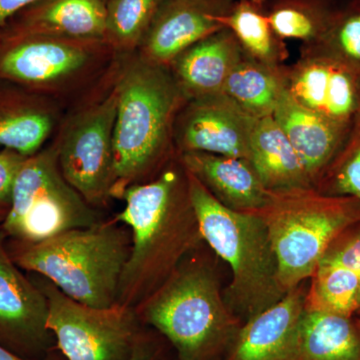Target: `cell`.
<instances>
[{"mask_svg": "<svg viewBox=\"0 0 360 360\" xmlns=\"http://www.w3.org/2000/svg\"><path fill=\"white\" fill-rule=\"evenodd\" d=\"M222 25L233 33L245 54L259 63L281 66L290 58L288 45L270 25L264 0H236Z\"/></svg>", "mask_w": 360, "mask_h": 360, "instance_id": "cb8c5ba5", "label": "cell"}, {"mask_svg": "<svg viewBox=\"0 0 360 360\" xmlns=\"http://www.w3.org/2000/svg\"><path fill=\"white\" fill-rule=\"evenodd\" d=\"M272 116L300 155L314 187L340 149L350 125L338 124L304 108L286 89Z\"/></svg>", "mask_w": 360, "mask_h": 360, "instance_id": "ffe728a7", "label": "cell"}, {"mask_svg": "<svg viewBox=\"0 0 360 360\" xmlns=\"http://www.w3.org/2000/svg\"><path fill=\"white\" fill-rule=\"evenodd\" d=\"M345 0H264L267 16L281 39L314 44L328 30Z\"/></svg>", "mask_w": 360, "mask_h": 360, "instance_id": "d4e9b609", "label": "cell"}, {"mask_svg": "<svg viewBox=\"0 0 360 360\" xmlns=\"http://www.w3.org/2000/svg\"><path fill=\"white\" fill-rule=\"evenodd\" d=\"M103 220L101 210L90 205L63 177L51 141L23 163L0 231L14 243H37Z\"/></svg>", "mask_w": 360, "mask_h": 360, "instance_id": "ba28073f", "label": "cell"}, {"mask_svg": "<svg viewBox=\"0 0 360 360\" xmlns=\"http://www.w3.org/2000/svg\"><path fill=\"white\" fill-rule=\"evenodd\" d=\"M104 1H106V0H104Z\"/></svg>", "mask_w": 360, "mask_h": 360, "instance_id": "8d00e7d4", "label": "cell"}, {"mask_svg": "<svg viewBox=\"0 0 360 360\" xmlns=\"http://www.w3.org/2000/svg\"><path fill=\"white\" fill-rule=\"evenodd\" d=\"M245 52L227 28L179 53L168 68L186 101L222 94L225 82Z\"/></svg>", "mask_w": 360, "mask_h": 360, "instance_id": "d6986e66", "label": "cell"}, {"mask_svg": "<svg viewBox=\"0 0 360 360\" xmlns=\"http://www.w3.org/2000/svg\"><path fill=\"white\" fill-rule=\"evenodd\" d=\"M104 0H37L0 30V42L27 37L104 39Z\"/></svg>", "mask_w": 360, "mask_h": 360, "instance_id": "2e32d148", "label": "cell"}, {"mask_svg": "<svg viewBox=\"0 0 360 360\" xmlns=\"http://www.w3.org/2000/svg\"><path fill=\"white\" fill-rule=\"evenodd\" d=\"M27 158L13 149H0V205L11 206L16 179Z\"/></svg>", "mask_w": 360, "mask_h": 360, "instance_id": "4dcf8cb0", "label": "cell"}, {"mask_svg": "<svg viewBox=\"0 0 360 360\" xmlns=\"http://www.w3.org/2000/svg\"><path fill=\"white\" fill-rule=\"evenodd\" d=\"M129 360H167L162 338L155 330L146 328L139 336Z\"/></svg>", "mask_w": 360, "mask_h": 360, "instance_id": "1f68e13d", "label": "cell"}, {"mask_svg": "<svg viewBox=\"0 0 360 360\" xmlns=\"http://www.w3.org/2000/svg\"><path fill=\"white\" fill-rule=\"evenodd\" d=\"M113 220L129 227L131 248L117 303L136 309L203 243L179 153L155 179L129 187Z\"/></svg>", "mask_w": 360, "mask_h": 360, "instance_id": "6da1fadb", "label": "cell"}, {"mask_svg": "<svg viewBox=\"0 0 360 360\" xmlns=\"http://www.w3.org/2000/svg\"><path fill=\"white\" fill-rule=\"evenodd\" d=\"M314 188L328 195L352 196L360 200V106L340 149Z\"/></svg>", "mask_w": 360, "mask_h": 360, "instance_id": "f1b7e54d", "label": "cell"}, {"mask_svg": "<svg viewBox=\"0 0 360 360\" xmlns=\"http://www.w3.org/2000/svg\"><path fill=\"white\" fill-rule=\"evenodd\" d=\"M258 215L269 231L284 291L314 276L333 240L360 222V200L328 195L314 187L269 191Z\"/></svg>", "mask_w": 360, "mask_h": 360, "instance_id": "52a82bcc", "label": "cell"}, {"mask_svg": "<svg viewBox=\"0 0 360 360\" xmlns=\"http://www.w3.org/2000/svg\"><path fill=\"white\" fill-rule=\"evenodd\" d=\"M236 0H165L136 53L148 63L169 66L191 45L224 30L222 18Z\"/></svg>", "mask_w": 360, "mask_h": 360, "instance_id": "4fadbf2b", "label": "cell"}, {"mask_svg": "<svg viewBox=\"0 0 360 360\" xmlns=\"http://www.w3.org/2000/svg\"><path fill=\"white\" fill-rule=\"evenodd\" d=\"M113 130V200L129 187L155 179L177 155L174 125L186 98L167 66L139 54L122 56Z\"/></svg>", "mask_w": 360, "mask_h": 360, "instance_id": "7a4b0ae2", "label": "cell"}, {"mask_svg": "<svg viewBox=\"0 0 360 360\" xmlns=\"http://www.w3.org/2000/svg\"><path fill=\"white\" fill-rule=\"evenodd\" d=\"M319 264L336 265L360 276V222L341 232Z\"/></svg>", "mask_w": 360, "mask_h": 360, "instance_id": "f546056e", "label": "cell"}, {"mask_svg": "<svg viewBox=\"0 0 360 360\" xmlns=\"http://www.w3.org/2000/svg\"><path fill=\"white\" fill-rule=\"evenodd\" d=\"M187 172L231 210L252 212L266 203L265 188L250 160L206 153H179Z\"/></svg>", "mask_w": 360, "mask_h": 360, "instance_id": "ac0fdd59", "label": "cell"}, {"mask_svg": "<svg viewBox=\"0 0 360 360\" xmlns=\"http://www.w3.org/2000/svg\"><path fill=\"white\" fill-rule=\"evenodd\" d=\"M298 360H360L359 322L345 315L305 309Z\"/></svg>", "mask_w": 360, "mask_h": 360, "instance_id": "7402d4cb", "label": "cell"}, {"mask_svg": "<svg viewBox=\"0 0 360 360\" xmlns=\"http://www.w3.org/2000/svg\"><path fill=\"white\" fill-rule=\"evenodd\" d=\"M130 248L129 229L110 219L41 243L11 241L7 250L21 269L40 274L78 302L105 309L117 303Z\"/></svg>", "mask_w": 360, "mask_h": 360, "instance_id": "277c9868", "label": "cell"}, {"mask_svg": "<svg viewBox=\"0 0 360 360\" xmlns=\"http://www.w3.org/2000/svg\"><path fill=\"white\" fill-rule=\"evenodd\" d=\"M300 54L333 59L360 73V0H345L328 30L302 45Z\"/></svg>", "mask_w": 360, "mask_h": 360, "instance_id": "83f0119b", "label": "cell"}, {"mask_svg": "<svg viewBox=\"0 0 360 360\" xmlns=\"http://www.w3.org/2000/svg\"><path fill=\"white\" fill-rule=\"evenodd\" d=\"M118 68L94 96L65 111L51 139L66 181L99 210L113 200V130L117 110Z\"/></svg>", "mask_w": 360, "mask_h": 360, "instance_id": "9c48e42d", "label": "cell"}, {"mask_svg": "<svg viewBox=\"0 0 360 360\" xmlns=\"http://www.w3.org/2000/svg\"><path fill=\"white\" fill-rule=\"evenodd\" d=\"M135 311L179 360H217L243 326L225 302L217 272L200 258L186 257Z\"/></svg>", "mask_w": 360, "mask_h": 360, "instance_id": "3957f363", "label": "cell"}, {"mask_svg": "<svg viewBox=\"0 0 360 360\" xmlns=\"http://www.w3.org/2000/svg\"><path fill=\"white\" fill-rule=\"evenodd\" d=\"M286 90L304 108L349 127L360 106V73L333 59L300 54L286 65Z\"/></svg>", "mask_w": 360, "mask_h": 360, "instance_id": "5bb4252c", "label": "cell"}, {"mask_svg": "<svg viewBox=\"0 0 360 360\" xmlns=\"http://www.w3.org/2000/svg\"><path fill=\"white\" fill-rule=\"evenodd\" d=\"M65 113L51 99L0 80V149L35 155L51 141Z\"/></svg>", "mask_w": 360, "mask_h": 360, "instance_id": "e0dca14e", "label": "cell"}, {"mask_svg": "<svg viewBox=\"0 0 360 360\" xmlns=\"http://www.w3.org/2000/svg\"><path fill=\"white\" fill-rule=\"evenodd\" d=\"M49 302L47 326L66 360H129L146 326L134 309L89 307L68 297L51 281L37 283Z\"/></svg>", "mask_w": 360, "mask_h": 360, "instance_id": "30bf717a", "label": "cell"}, {"mask_svg": "<svg viewBox=\"0 0 360 360\" xmlns=\"http://www.w3.org/2000/svg\"><path fill=\"white\" fill-rule=\"evenodd\" d=\"M188 179L203 240L231 266L225 302L248 321L288 293L279 281L266 225L257 212H236L221 205L191 174Z\"/></svg>", "mask_w": 360, "mask_h": 360, "instance_id": "5b68a950", "label": "cell"}, {"mask_svg": "<svg viewBox=\"0 0 360 360\" xmlns=\"http://www.w3.org/2000/svg\"><path fill=\"white\" fill-rule=\"evenodd\" d=\"M357 322H359V328H360V319H359V321H357Z\"/></svg>", "mask_w": 360, "mask_h": 360, "instance_id": "d590c367", "label": "cell"}, {"mask_svg": "<svg viewBox=\"0 0 360 360\" xmlns=\"http://www.w3.org/2000/svg\"><path fill=\"white\" fill-rule=\"evenodd\" d=\"M0 231V345L28 360H44L56 352V341L47 326L49 302L7 250Z\"/></svg>", "mask_w": 360, "mask_h": 360, "instance_id": "8fae6325", "label": "cell"}, {"mask_svg": "<svg viewBox=\"0 0 360 360\" xmlns=\"http://www.w3.org/2000/svg\"><path fill=\"white\" fill-rule=\"evenodd\" d=\"M37 0H0V30L4 27L16 14Z\"/></svg>", "mask_w": 360, "mask_h": 360, "instance_id": "d6a6232c", "label": "cell"}, {"mask_svg": "<svg viewBox=\"0 0 360 360\" xmlns=\"http://www.w3.org/2000/svg\"><path fill=\"white\" fill-rule=\"evenodd\" d=\"M257 118L224 94L187 101L177 115V153H206L250 160V136Z\"/></svg>", "mask_w": 360, "mask_h": 360, "instance_id": "7c38bea8", "label": "cell"}, {"mask_svg": "<svg viewBox=\"0 0 360 360\" xmlns=\"http://www.w3.org/2000/svg\"><path fill=\"white\" fill-rule=\"evenodd\" d=\"M104 39L27 37L0 42V80L68 110L101 89L120 60Z\"/></svg>", "mask_w": 360, "mask_h": 360, "instance_id": "8992f818", "label": "cell"}, {"mask_svg": "<svg viewBox=\"0 0 360 360\" xmlns=\"http://www.w3.org/2000/svg\"><path fill=\"white\" fill-rule=\"evenodd\" d=\"M305 309L350 317L360 314V276L336 265L319 264L310 277Z\"/></svg>", "mask_w": 360, "mask_h": 360, "instance_id": "4316f807", "label": "cell"}, {"mask_svg": "<svg viewBox=\"0 0 360 360\" xmlns=\"http://www.w3.org/2000/svg\"><path fill=\"white\" fill-rule=\"evenodd\" d=\"M250 161L267 191L314 187L300 155L274 116L255 122L250 136Z\"/></svg>", "mask_w": 360, "mask_h": 360, "instance_id": "44dd1931", "label": "cell"}, {"mask_svg": "<svg viewBox=\"0 0 360 360\" xmlns=\"http://www.w3.org/2000/svg\"><path fill=\"white\" fill-rule=\"evenodd\" d=\"M0 360H28L23 359V357L20 356V355L14 354V352H11V350L7 349V348L2 347L0 345ZM44 360H66L65 356L58 352V350H56V352H52L51 354H49L46 359Z\"/></svg>", "mask_w": 360, "mask_h": 360, "instance_id": "836d02e7", "label": "cell"}, {"mask_svg": "<svg viewBox=\"0 0 360 360\" xmlns=\"http://www.w3.org/2000/svg\"><path fill=\"white\" fill-rule=\"evenodd\" d=\"M9 208H11V206L0 205V226H1L4 220H6Z\"/></svg>", "mask_w": 360, "mask_h": 360, "instance_id": "e575fe53", "label": "cell"}, {"mask_svg": "<svg viewBox=\"0 0 360 360\" xmlns=\"http://www.w3.org/2000/svg\"><path fill=\"white\" fill-rule=\"evenodd\" d=\"M307 288V281L298 284L276 304L248 319L239 329L226 360H298Z\"/></svg>", "mask_w": 360, "mask_h": 360, "instance_id": "9a60e30c", "label": "cell"}, {"mask_svg": "<svg viewBox=\"0 0 360 360\" xmlns=\"http://www.w3.org/2000/svg\"><path fill=\"white\" fill-rule=\"evenodd\" d=\"M165 0H106L104 40L120 54L136 53Z\"/></svg>", "mask_w": 360, "mask_h": 360, "instance_id": "484cf974", "label": "cell"}, {"mask_svg": "<svg viewBox=\"0 0 360 360\" xmlns=\"http://www.w3.org/2000/svg\"><path fill=\"white\" fill-rule=\"evenodd\" d=\"M285 89V65H264L243 53L227 77L222 94L258 120L274 115Z\"/></svg>", "mask_w": 360, "mask_h": 360, "instance_id": "603a6c76", "label": "cell"}]
</instances>
